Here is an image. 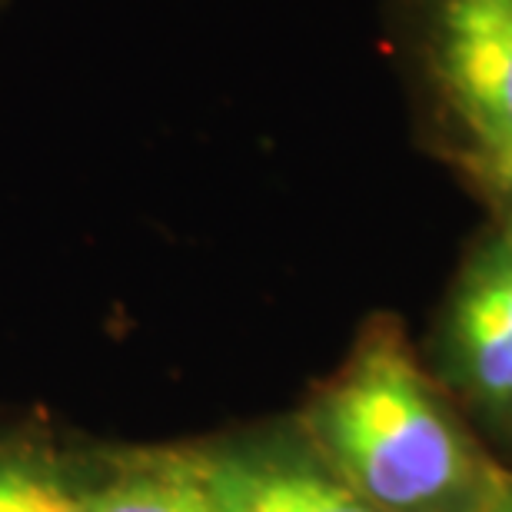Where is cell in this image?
Returning a JSON list of instances; mask_svg holds the SVG:
<instances>
[{"mask_svg": "<svg viewBox=\"0 0 512 512\" xmlns=\"http://www.w3.org/2000/svg\"><path fill=\"white\" fill-rule=\"evenodd\" d=\"M310 433L323 463L380 512H479L483 463L393 323H373L316 399Z\"/></svg>", "mask_w": 512, "mask_h": 512, "instance_id": "6da1fadb", "label": "cell"}, {"mask_svg": "<svg viewBox=\"0 0 512 512\" xmlns=\"http://www.w3.org/2000/svg\"><path fill=\"white\" fill-rule=\"evenodd\" d=\"M429 64L476 157L512 190V0H433Z\"/></svg>", "mask_w": 512, "mask_h": 512, "instance_id": "7a4b0ae2", "label": "cell"}, {"mask_svg": "<svg viewBox=\"0 0 512 512\" xmlns=\"http://www.w3.org/2000/svg\"><path fill=\"white\" fill-rule=\"evenodd\" d=\"M456 373L476 396L512 406V227L466 266L446 320Z\"/></svg>", "mask_w": 512, "mask_h": 512, "instance_id": "3957f363", "label": "cell"}, {"mask_svg": "<svg viewBox=\"0 0 512 512\" xmlns=\"http://www.w3.org/2000/svg\"><path fill=\"white\" fill-rule=\"evenodd\" d=\"M190 459L217 512H380L326 463L303 456L230 449Z\"/></svg>", "mask_w": 512, "mask_h": 512, "instance_id": "277c9868", "label": "cell"}, {"mask_svg": "<svg viewBox=\"0 0 512 512\" xmlns=\"http://www.w3.org/2000/svg\"><path fill=\"white\" fill-rule=\"evenodd\" d=\"M80 512H217L193 459H160L80 489Z\"/></svg>", "mask_w": 512, "mask_h": 512, "instance_id": "5b68a950", "label": "cell"}, {"mask_svg": "<svg viewBox=\"0 0 512 512\" xmlns=\"http://www.w3.org/2000/svg\"><path fill=\"white\" fill-rule=\"evenodd\" d=\"M0 512H80V489L24 456H0Z\"/></svg>", "mask_w": 512, "mask_h": 512, "instance_id": "8992f818", "label": "cell"}, {"mask_svg": "<svg viewBox=\"0 0 512 512\" xmlns=\"http://www.w3.org/2000/svg\"><path fill=\"white\" fill-rule=\"evenodd\" d=\"M479 512H512V476H506L503 469H489L483 509Z\"/></svg>", "mask_w": 512, "mask_h": 512, "instance_id": "52a82bcc", "label": "cell"}]
</instances>
